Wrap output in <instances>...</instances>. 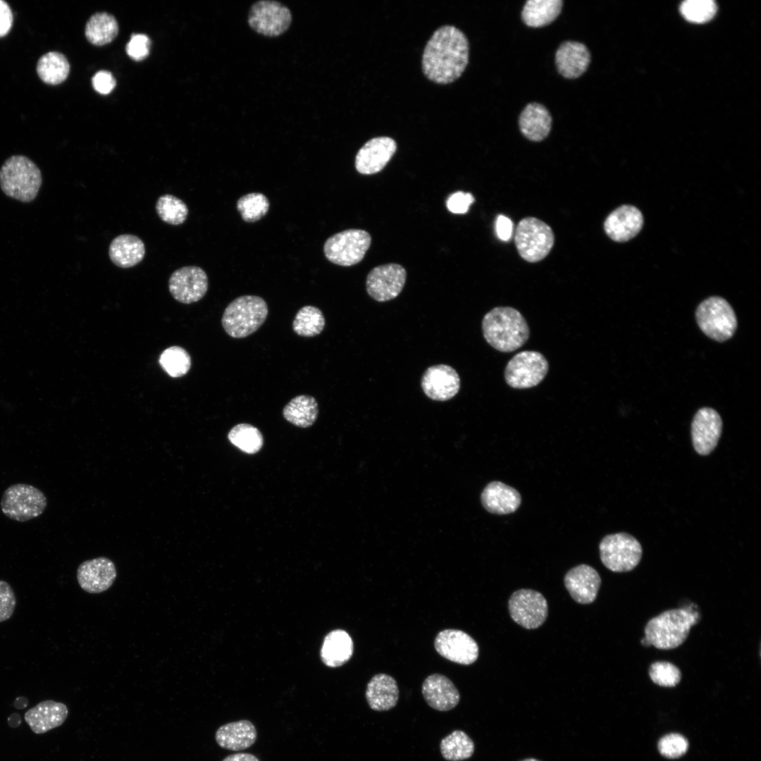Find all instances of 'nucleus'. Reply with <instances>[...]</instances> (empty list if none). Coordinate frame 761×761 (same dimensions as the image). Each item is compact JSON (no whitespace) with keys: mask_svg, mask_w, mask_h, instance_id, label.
<instances>
[{"mask_svg":"<svg viewBox=\"0 0 761 761\" xmlns=\"http://www.w3.org/2000/svg\"><path fill=\"white\" fill-rule=\"evenodd\" d=\"M353 650V641L348 633L337 629L330 631L326 636L321 650V657L326 665L337 667L351 658Z\"/></svg>","mask_w":761,"mask_h":761,"instance_id":"7c9ffc66","label":"nucleus"},{"mask_svg":"<svg viewBox=\"0 0 761 761\" xmlns=\"http://www.w3.org/2000/svg\"><path fill=\"white\" fill-rule=\"evenodd\" d=\"M643 216L641 211L631 205H621L612 211L604 222L607 236L618 242L634 237L642 229Z\"/></svg>","mask_w":761,"mask_h":761,"instance_id":"412c9836","label":"nucleus"},{"mask_svg":"<svg viewBox=\"0 0 761 761\" xmlns=\"http://www.w3.org/2000/svg\"><path fill=\"white\" fill-rule=\"evenodd\" d=\"M424 394L435 401H447L454 397L460 389L459 376L454 369L446 364L428 367L421 380Z\"/></svg>","mask_w":761,"mask_h":761,"instance_id":"a211bd4d","label":"nucleus"},{"mask_svg":"<svg viewBox=\"0 0 761 761\" xmlns=\"http://www.w3.org/2000/svg\"><path fill=\"white\" fill-rule=\"evenodd\" d=\"M94 89L100 94H109L116 86V80L112 74L106 70L97 72L92 80Z\"/></svg>","mask_w":761,"mask_h":761,"instance_id":"09e8293b","label":"nucleus"},{"mask_svg":"<svg viewBox=\"0 0 761 761\" xmlns=\"http://www.w3.org/2000/svg\"><path fill=\"white\" fill-rule=\"evenodd\" d=\"M722 431V421L712 408L703 407L695 414L691 423L692 442L700 455L709 454L717 446Z\"/></svg>","mask_w":761,"mask_h":761,"instance_id":"f3484780","label":"nucleus"},{"mask_svg":"<svg viewBox=\"0 0 761 761\" xmlns=\"http://www.w3.org/2000/svg\"><path fill=\"white\" fill-rule=\"evenodd\" d=\"M257 738V731L249 720L233 722L220 726L215 734L218 745L229 750H242L252 746Z\"/></svg>","mask_w":761,"mask_h":761,"instance_id":"cd10ccee","label":"nucleus"},{"mask_svg":"<svg viewBox=\"0 0 761 761\" xmlns=\"http://www.w3.org/2000/svg\"><path fill=\"white\" fill-rule=\"evenodd\" d=\"M145 246L136 235L123 234L116 237L109 248L111 261L118 267L127 268L135 266L143 259Z\"/></svg>","mask_w":761,"mask_h":761,"instance_id":"c756f323","label":"nucleus"},{"mask_svg":"<svg viewBox=\"0 0 761 761\" xmlns=\"http://www.w3.org/2000/svg\"><path fill=\"white\" fill-rule=\"evenodd\" d=\"M700 613L695 605L664 611L650 619L645 625V637L641 643L660 650H671L683 643L691 628L698 624Z\"/></svg>","mask_w":761,"mask_h":761,"instance_id":"f03ea898","label":"nucleus"},{"mask_svg":"<svg viewBox=\"0 0 761 761\" xmlns=\"http://www.w3.org/2000/svg\"><path fill=\"white\" fill-rule=\"evenodd\" d=\"M396 149L395 141L389 137L372 138L358 151L355 158V168L361 174L377 173L389 162Z\"/></svg>","mask_w":761,"mask_h":761,"instance_id":"aec40b11","label":"nucleus"},{"mask_svg":"<svg viewBox=\"0 0 761 761\" xmlns=\"http://www.w3.org/2000/svg\"><path fill=\"white\" fill-rule=\"evenodd\" d=\"M150 40L144 34H134L126 45L128 55L135 61L144 59L149 53Z\"/></svg>","mask_w":761,"mask_h":761,"instance_id":"49530a36","label":"nucleus"},{"mask_svg":"<svg viewBox=\"0 0 761 761\" xmlns=\"http://www.w3.org/2000/svg\"><path fill=\"white\" fill-rule=\"evenodd\" d=\"M434 647L440 655L460 664H471L478 657L479 649L476 641L458 629L440 631L435 638Z\"/></svg>","mask_w":761,"mask_h":761,"instance_id":"2eb2a0df","label":"nucleus"},{"mask_svg":"<svg viewBox=\"0 0 761 761\" xmlns=\"http://www.w3.org/2000/svg\"><path fill=\"white\" fill-rule=\"evenodd\" d=\"M564 581L571 598L580 604L593 602L601 584L598 571L587 564H580L571 569L566 574Z\"/></svg>","mask_w":761,"mask_h":761,"instance_id":"4be33fe9","label":"nucleus"},{"mask_svg":"<svg viewBox=\"0 0 761 761\" xmlns=\"http://www.w3.org/2000/svg\"><path fill=\"white\" fill-rule=\"evenodd\" d=\"M406 278V270L400 264H388L376 266L366 277L367 292L377 302L391 300L402 292Z\"/></svg>","mask_w":761,"mask_h":761,"instance_id":"4468645a","label":"nucleus"},{"mask_svg":"<svg viewBox=\"0 0 761 761\" xmlns=\"http://www.w3.org/2000/svg\"><path fill=\"white\" fill-rule=\"evenodd\" d=\"M472 739L463 731L454 730L440 743L442 756L447 761H462L470 758L474 753Z\"/></svg>","mask_w":761,"mask_h":761,"instance_id":"c9c22d12","label":"nucleus"},{"mask_svg":"<svg viewBox=\"0 0 761 761\" xmlns=\"http://www.w3.org/2000/svg\"><path fill=\"white\" fill-rule=\"evenodd\" d=\"M292 22L290 9L275 1H259L250 8L248 15L249 26L256 32L276 37L285 32Z\"/></svg>","mask_w":761,"mask_h":761,"instance_id":"f8f14e48","label":"nucleus"},{"mask_svg":"<svg viewBox=\"0 0 761 761\" xmlns=\"http://www.w3.org/2000/svg\"><path fill=\"white\" fill-rule=\"evenodd\" d=\"M118 25L115 18L107 13H97L87 23L85 36L92 44L110 43L117 36Z\"/></svg>","mask_w":761,"mask_h":761,"instance_id":"72a5a7b5","label":"nucleus"},{"mask_svg":"<svg viewBox=\"0 0 761 761\" xmlns=\"http://www.w3.org/2000/svg\"><path fill=\"white\" fill-rule=\"evenodd\" d=\"M513 223L507 216L500 214L497 217L495 230L497 237L503 241H509L513 234Z\"/></svg>","mask_w":761,"mask_h":761,"instance_id":"8fccbe9b","label":"nucleus"},{"mask_svg":"<svg viewBox=\"0 0 761 761\" xmlns=\"http://www.w3.org/2000/svg\"><path fill=\"white\" fill-rule=\"evenodd\" d=\"M562 0H529L524 6L521 18L532 27L545 26L554 21L562 8Z\"/></svg>","mask_w":761,"mask_h":761,"instance_id":"2f4dec72","label":"nucleus"},{"mask_svg":"<svg viewBox=\"0 0 761 761\" xmlns=\"http://www.w3.org/2000/svg\"><path fill=\"white\" fill-rule=\"evenodd\" d=\"M12 23L13 15L9 5L0 0V37L6 35L10 31Z\"/></svg>","mask_w":761,"mask_h":761,"instance_id":"3c124183","label":"nucleus"},{"mask_svg":"<svg viewBox=\"0 0 761 761\" xmlns=\"http://www.w3.org/2000/svg\"><path fill=\"white\" fill-rule=\"evenodd\" d=\"M270 206L268 198L259 192H252L242 196L237 202V209L242 218L248 223L256 222L263 218Z\"/></svg>","mask_w":761,"mask_h":761,"instance_id":"a19ab883","label":"nucleus"},{"mask_svg":"<svg viewBox=\"0 0 761 761\" xmlns=\"http://www.w3.org/2000/svg\"><path fill=\"white\" fill-rule=\"evenodd\" d=\"M42 182L39 168L25 156H11L0 168L2 191L8 197L22 202H30L35 199Z\"/></svg>","mask_w":761,"mask_h":761,"instance_id":"20e7f679","label":"nucleus"},{"mask_svg":"<svg viewBox=\"0 0 761 761\" xmlns=\"http://www.w3.org/2000/svg\"><path fill=\"white\" fill-rule=\"evenodd\" d=\"M602 564L614 572L633 570L642 557L641 543L626 533H617L604 537L599 545Z\"/></svg>","mask_w":761,"mask_h":761,"instance_id":"1a4fd4ad","label":"nucleus"},{"mask_svg":"<svg viewBox=\"0 0 761 761\" xmlns=\"http://www.w3.org/2000/svg\"><path fill=\"white\" fill-rule=\"evenodd\" d=\"M16 605L15 593L8 583L0 580V622L8 619Z\"/></svg>","mask_w":761,"mask_h":761,"instance_id":"a18cd8bd","label":"nucleus"},{"mask_svg":"<svg viewBox=\"0 0 761 761\" xmlns=\"http://www.w3.org/2000/svg\"><path fill=\"white\" fill-rule=\"evenodd\" d=\"M483 335L486 342L502 352H512L528 340L530 330L522 314L510 307H497L485 314Z\"/></svg>","mask_w":761,"mask_h":761,"instance_id":"7ed1b4c3","label":"nucleus"},{"mask_svg":"<svg viewBox=\"0 0 761 761\" xmlns=\"http://www.w3.org/2000/svg\"><path fill=\"white\" fill-rule=\"evenodd\" d=\"M469 61V42L458 28L445 25L437 29L428 41L422 56L426 77L445 85L457 80Z\"/></svg>","mask_w":761,"mask_h":761,"instance_id":"f257e3e1","label":"nucleus"},{"mask_svg":"<svg viewBox=\"0 0 761 761\" xmlns=\"http://www.w3.org/2000/svg\"><path fill=\"white\" fill-rule=\"evenodd\" d=\"M223 761H259L254 755L247 753H239L227 756Z\"/></svg>","mask_w":761,"mask_h":761,"instance_id":"603ef678","label":"nucleus"},{"mask_svg":"<svg viewBox=\"0 0 761 761\" xmlns=\"http://www.w3.org/2000/svg\"><path fill=\"white\" fill-rule=\"evenodd\" d=\"M228 438L240 450L247 454L259 452L264 444V438L259 430L249 423H239L229 431Z\"/></svg>","mask_w":761,"mask_h":761,"instance_id":"4c0bfd02","label":"nucleus"},{"mask_svg":"<svg viewBox=\"0 0 761 761\" xmlns=\"http://www.w3.org/2000/svg\"><path fill=\"white\" fill-rule=\"evenodd\" d=\"M318 414V402L314 397L307 395L296 396L283 409V417L292 424L300 428L312 426Z\"/></svg>","mask_w":761,"mask_h":761,"instance_id":"473e14b6","label":"nucleus"},{"mask_svg":"<svg viewBox=\"0 0 761 761\" xmlns=\"http://www.w3.org/2000/svg\"><path fill=\"white\" fill-rule=\"evenodd\" d=\"M695 318L700 330L718 342L731 338L737 328L734 309L720 297H710L703 301L696 309Z\"/></svg>","mask_w":761,"mask_h":761,"instance_id":"0eeeda50","label":"nucleus"},{"mask_svg":"<svg viewBox=\"0 0 761 761\" xmlns=\"http://www.w3.org/2000/svg\"><path fill=\"white\" fill-rule=\"evenodd\" d=\"M268 309L266 301L255 295L235 298L225 309L221 323L225 333L243 338L256 331L264 323Z\"/></svg>","mask_w":761,"mask_h":761,"instance_id":"39448f33","label":"nucleus"},{"mask_svg":"<svg viewBox=\"0 0 761 761\" xmlns=\"http://www.w3.org/2000/svg\"><path fill=\"white\" fill-rule=\"evenodd\" d=\"M68 714L65 704L47 700L27 711L24 718L34 733L43 734L61 725Z\"/></svg>","mask_w":761,"mask_h":761,"instance_id":"a878e982","label":"nucleus"},{"mask_svg":"<svg viewBox=\"0 0 761 761\" xmlns=\"http://www.w3.org/2000/svg\"><path fill=\"white\" fill-rule=\"evenodd\" d=\"M159 363L161 368L171 377L179 378L187 373L192 360L189 353L182 347H168L160 355Z\"/></svg>","mask_w":761,"mask_h":761,"instance_id":"58836bf2","label":"nucleus"},{"mask_svg":"<svg viewBox=\"0 0 761 761\" xmlns=\"http://www.w3.org/2000/svg\"><path fill=\"white\" fill-rule=\"evenodd\" d=\"M680 11L688 21L703 23L714 16L717 4L712 0H686L681 4Z\"/></svg>","mask_w":761,"mask_h":761,"instance_id":"79ce46f5","label":"nucleus"},{"mask_svg":"<svg viewBox=\"0 0 761 761\" xmlns=\"http://www.w3.org/2000/svg\"><path fill=\"white\" fill-rule=\"evenodd\" d=\"M47 505V497L40 490L25 483L9 486L1 500V509L4 515L20 522L41 515Z\"/></svg>","mask_w":761,"mask_h":761,"instance_id":"6e6552de","label":"nucleus"},{"mask_svg":"<svg viewBox=\"0 0 761 761\" xmlns=\"http://www.w3.org/2000/svg\"><path fill=\"white\" fill-rule=\"evenodd\" d=\"M519 125L525 137L531 141L540 142L547 137L551 130L552 117L543 105L530 103L521 111Z\"/></svg>","mask_w":761,"mask_h":761,"instance_id":"c85d7f7f","label":"nucleus"},{"mask_svg":"<svg viewBox=\"0 0 761 761\" xmlns=\"http://www.w3.org/2000/svg\"><path fill=\"white\" fill-rule=\"evenodd\" d=\"M70 66L65 56L59 52L50 51L38 60L37 72L42 81L50 85L63 82L68 75Z\"/></svg>","mask_w":761,"mask_h":761,"instance_id":"f704fd0d","label":"nucleus"},{"mask_svg":"<svg viewBox=\"0 0 761 761\" xmlns=\"http://www.w3.org/2000/svg\"><path fill=\"white\" fill-rule=\"evenodd\" d=\"M648 673L652 682L663 687L676 686L681 679L680 669L674 664L666 661L652 663Z\"/></svg>","mask_w":761,"mask_h":761,"instance_id":"37998d69","label":"nucleus"},{"mask_svg":"<svg viewBox=\"0 0 761 761\" xmlns=\"http://www.w3.org/2000/svg\"><path fill=\"white\" fill-rule=\"evenodd\" d=\"M590 61L588 49L578 42H564L555 54V63L558 72L569 79L581 76L587 70Z\"/></svg>","mask_w":761,"mask_h":761,"instance_id":"b1692460","label":"nucleus"},{"mask_svg":"<svg viewBox=\"0 0 761 761\" xmlns=\"http://www.w3.org/2000/svg\"><path fill=\"white\" fill-rule=\"evenodd\" d=\"M688 745V741L683 736L671 734L660 739L658 748L662 755L669 758H676L686 752Z\"/></svg>","mask_w":761,"mask_h":761,"instance_id":"c03bdc74","label":"nucleus"},{"mask_svg":"<svg viewBox=\"0 0 761 761\" xmlns=\"http://www.w3.org/2000/svg\"><path fill=\"white\" fill-rule=\"evenodd\" d=\"M514 239L520 256L528 262L536 263L548 255L554 245L555 235L544 221L526 217L519 222Z\"/></svg>","mask_w":761,"mask_h":761,"instance_id":"423d86ee","label":"nucleus"},{"mask_svg":"<svg viewBox=\"0 0 761 761\" xmlns=\"http://www.w3.org/2000/svg\"><path fill=\"white\" fill-rule=\"evenodd\" d=\"M371 242V235L366 230L349 229L327 239L323 246V252L330 262L342 266H349L363 259Z\"/></svg>","mask_w":761,"mask_h":761,"instance_id":"9d476101","label":"nucleus"},{"mask_svg":"<svg viewBox=\"0 0 761 761\" xmlns=\"http://www.w3.org/2000/svg\"><path fill=\"white\" fill-rule=\"evenodd\" d=\"M325 323L322 311L316 307L307 305L297 312L292 322V329L299 336L311 338L322 332Z\"/></svg>","mask_w":761,"mask_h":761,"instance_id":"e433bc0d","label":"nucleus"},{"mask_svg":"<svg viewBox=\"0 0 761 761\" xmlns=\"http://www.w3.org/2000/svg\"><path fill=\"white\" fill-rule=\"evenodd\" d=\"M421 692L426 703L438 711L451 710L460 700L457 687L450 679L440 674L427 676L422 683Z\"/></svg>","mask_w":761,"mask_h":761,"instance_id":"5701e85b","label":"nucleus"},{"mask_svg":"<svg viewBox=\"0 0 761 761\" xmlns=\"http://www.w3.org/2000/svg\"><path fill=\"white\" fill-rule=\"evenodd\" d=\"M509 612L512 619L527 629L540 626L547 616V603L539 592L521 589L512 593L509 600Z\"/></svg>","mask_w":761,"mask_h":761,"instance_id":"ddd939ff","label":"nucleus"},{"mask_svg":"<svg viewBox=\"0 0 761 761\" xmlns=\"http://www.w3.org/2000/svg\"><path fill=\"white\" fill-rule=\"evenodd\" d=\"M549 364L537 351H522L507 363L504 373L506 383L515 389H526L538 385L546 376Z\"/></svg>","mask_w":761,"mask_h":761,"instance_id":"9b49d317","label":"nucleus"},{"mask_svg":"<svg viewBox=\"0 0 761 761\" xmlns=\"http://www.w3.org/2000/svg\"><path fill=\"white\" fill-rule=\"evenodd\" d=\"M474 202V197L471 193L458 191L448 197L446 205L450 212L463 214L469 211L470 205Z\"/></svg>","mask_w":761,"mask_h":761,"instance_id":"de8ad7c7","label":"nucleus"},{"mask_svg":"<svg viewBox=\"0 0 761 761\" xmlns=\"http://www.w3.org/2000/svg\"><path fill=\"white\" fill-rule=\"evenodd\" d=\"M365 695L371 709L379 712L387 711L395 707L398 702V686L392 676L378 674L367 683Z\"/></svg>","mask_w":761,"mask_h":761,"instance_id":"bb28decb","label":"nucleus"},{"mask_svg":"<svg viewBox=\"0 0 761 761\" xmlns=\"http://www.w3.org/2000/svg\"><path fill=\"white\" fill-rule=\"evenodd\" d=\"M209 287L206 272L200 267L187 266L175 270L168 280V288L173 297L183 304L200 300Z\"/></svg>","mask_w":761,"mask_h":761,"instance_id":"dca6fc26","label":"nucleus"},{"mask_svg":"<svg viewBox=\"0 0 761 761\" xmlns=\"http://www.w3.org/2000/svg\"><path fill=\"white\" fill-rule=\"evenodd\" d=\"M156 211L165 223L173 225L183 223L188 215L186 204L177 197L166 194L161 195L156 204Z\"/></svg>","mask_w":761,"mask_h":761,"instance_id":"ea45409f","label":"nucleus"},{"mask_svg":"<svg viewBox=\"0 0 761 761\" xmlns=\"http://www.w3.org/2000/svg\"><path fill=\"white\" fill-rule=\"evenodd\" d=\"M481 500L488 512L495 514H507L519 508L521 497L515 488L500 481H492L483 489Z\"/></svg>","mask_w":761,"mask_h":761,"instance_id":"393cba45","label":"nucleus"},{"mask_svg":"<svg viewBox=\"0 0 761 761\" xmlns=\"http://www.w3.org/2000/svg\"><path fill=\"white\" fill-rule=\"evenodd\" d=\"M116 576L114 563L104 557L83 562L77 571L80 586L89 593H99L108 590L113 585Z\"/></svg>","mask_w":761,"mask_h":761,"instance_id":"6ab92c4d","label":"nucleus"},{"mask_svg":"<svg viewBox=\"0 0 761 761\" xmlns=\"http://www.w3.org/2000/svg\"><path fill=\"white\" fill-rule=\"evenodd\" d=\"M521 761H539V760H538L536 759H534V758H527V759L523 760Z\"/></svg>","mask_w":761,"mask_h":761,"instance_id":"864d4df0","label":"nucleus"}]
</instances>
